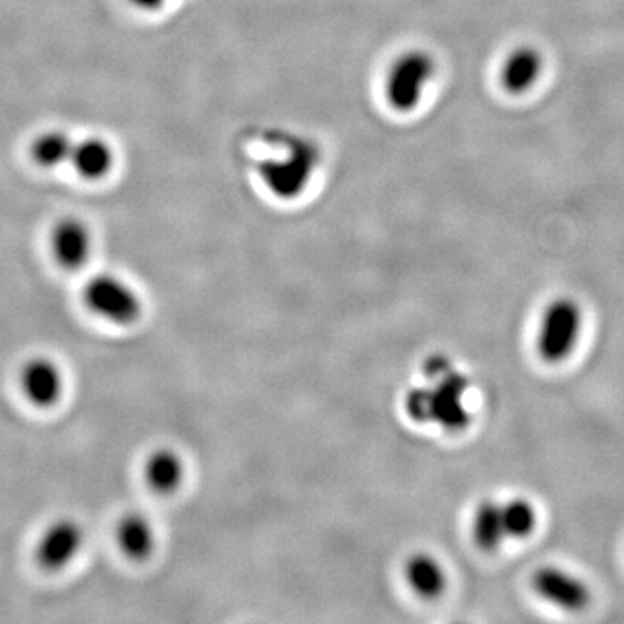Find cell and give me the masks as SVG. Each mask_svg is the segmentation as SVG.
<instances>
[{
  "label": "cell",
  "mask_w": 624,
  "mask_h": 624,
  "mask_svg": "<svg viewBox=\"0 0 624 624\" xmlns=\"http://www.w3.org/2000/svg\"><path fill=\"white\" fill-rule=\"evenodd\" d=\"M437 74L436 59L429 52L413 49L399 56L387 71L383 92L390 108L398 114H411Z\"/></svg>",
  "instance_id": "1"
},
{
  "label": "cell",
  "mask_w": 624,
  "mask_h": 624,
  "mask_svg": "<svg viewBox=\"0 0 624 624\" xmlns=\"http://www.w3.org/2000/svg\"><path fill=\"white\" fill-rule=\"evenodd\" d=\"M84 304L94 316L118 326L136 323L143 301L129 281L117 274L101 273L90 277L82 290Z\"/></svg>",
  "instance_id": "2"
},
{
  "label": "cell",
  "mask_w": 624,
  "mask_h": 624,
  "mask_svg": "<svg viewBox=\"0 0 624 624\" xmlns=\"http://www.w3.org/2000/svg\"><path fill=\"white\" fill-rule=\"evenodd\" d=\"M582 330V311L573 299H557L543 314L538 352L546 363H560L573 352Z\"/></svg>",
  "instance_id": "3"
},
{
  "label": "cell",
  "mask_w": 624,
  "mask_h": 624,
  "mask_svg": "<svg viewBox=\"0 0 624 624\" xmlns=\"http://www.w3.org/2000/svg\"><path fill=\"white\" fill-rule=\"evenodd\" d=\"M84 543L86 536L82 526L70 517H59L40 533L33 557L40 569L59 573L74 564L82 552Z\"/></svg>",
  "instance_id": "4"
},
{
  "label": "cell",
  "mask_w": 624,
  "mask_h": 624,
  "mask_svg": "<svg viewBox=\"0 0 624 624\" xmlns=\"http://www.w3.org/2000/svg\"><path fill=\"white\" fill-rule=\"evenodd\" d=\"M18 383L27 402L40 410L58 404L67 387L61 367L47 355L27 359L18 373Z\"/></svg>",
  "instance_id": "5"
},
{
  "label": "cell",
  "mask_w": 624,
  "mask_h": 624,
  "mask_svg": "<svg viewBox=\"0 0 624 624\" xmlns=\"http://www.w3.org/2000/svg\"><path fill=\"white\" fill-rule=\"evenodd\" d=\"M314 165L316 155L309 146L293 148L286 158L262 165V179L277 198H296L308 187Z\"/></svg>",
  "instance_id": "6"
},
{
  "label": "cell",
  "mask_w": 624,
  "mask_h": 624,
  "mask_svg": "<svg viewBox=\"0 0 624 624\" xmlns=\"http://www.w3.org/2000/svg\"><path fill=\"white\" fill-rule=\"evenodd\" d=\"M51 254L62 270L77 271L87 264L92 254V233L84 221L65 217L52 227Z\"/></svg>",
  "instance_id": "7"
},
{
  "label": "cell",
  "mask_w": 624,
  "mask_h": 624,
  "mask_svg": "<svg viewBox=\"0 0 624 624\" xmlns=\"http://www.w3.org/2000/svg\"><path fill=\"white\" fill-rule=\"evenodd\" d=\"M533 585L545 601L567 611H579L589 602L588 586L557 567H542L533 577Z\"/></svg>",
  "instance_id": "8"
},
{
  "label": "cell",
  "mask_w": 624,
  "mask_h": 624,
  "mask_svg": "<svg viewBox=\"0 0 624 624\" xmlns=\"http://www.w3.org/2000/svg\"><path fill=\"white\" fill-rule=\"evenodd\" d=\"M467 389V380L461 374L449 371L439 383V389L432 392V418L441 421L442 426L451 430H460L468 426L467 410L461 404V394Z\"/></svg>",
  "instance_id": "9"
},
{
  "label": "cell",
  "mask_w": 624,
  "mask_h": 624,
  "mask_svg": "<svg viewBox=\"0 0 624 624\" xmlns=\"http://www.w3.org/2000/svg\"><path fill=\"white\" fill-rule=\"evenodd\" d=\"M143 474L153 491L170 495L183 486L186 465L179 452L172 448H158L146 457Z\"/></svg>",
  "instance_id": "10"
},
{
  "label": "cell",
  "mask_w": 624,
  "mask_h": 624,
  "mask_svg": "<svg viewBox=\"0 0 624 624\" xmlns=\"http://www.w3.org/2000/svg\"><path fill=\"white\" fill-rule=\"evenodd\" d=\"M71 167L86 181H101L114 170L115 152L103 137H86L75 143Z\"/></svg>",
  "instance_id": "11"
},
{
  "label": "cell",
  "mask_w": 624,
  "mask_h": 624,
  "mask_svg": "<svg viewBox=\"0 0 624 624\" xmlns=\"http://www.w3.org/2000/svg\"><path fill=\"white\" fill-rule=\"evenodd\" d=\"M543 74V58L535 47H519L505 59L501 84L511 94H524L533 89Z\"/></svg>",
  "instance_id": "12"
},
{
  "label": "cell",
  "mask_w": 624,
  "mask_h": 624,
  "mask_svg": "<svg viewBox=\"0 0 624 624\" xmlns=\"http://www.w3.org/2000/svg\"><path fill=\"white\" fill-rule=\"evenodd\" d=\"M117 545L125 557L133 560H145L155 550V527L143 514H127L117 526Z\"/></svg>",
  "instance_id": "13"
},
{
  "label": "cell",
  "mask_w": 624,
  "mask_h": 624,
  "mask_svg": "<svg viewBox=\"0 0 624 624\" xmlns=\"http://www.w3.org/2000/svg\"><path fill=\"white\" fill-rule=\"evenodd\" d=\"M404 577L410 588L421 598H436L446 589V573L432 555H411L404 564Z\"/></svg>",
  "instance_id": "14"
},
{
  "label": "cell",
  "mask_w": 624,
  "mask_h": 624,
  "mask_svg": "<svg viewBox=\"0 0 624 624\" xmlns=\"http://www.w3.org/2000/svg\"><path fill=\"white\" fill-rule=\"evenodd\" d=\"M474 539L482 550H495L501 545L505 536L504 505L486 499L477 507L474 515Z\"/></svg>",
  "instance_id": "15"
},
{
  "label": "cell",
  "mask_w": 624,
  "mask_h": 624,
  "mask_svg": "<svg viewBox=\"0 0 624 624\" xmlns=\"http://www.w3.org/2000/svg\"><path fill=\"white\" fill-rule=\"evenodd\" d=\"M75 143L62 130H47L40 134L31 145V158L43 168H56L70 164Z\"/></svg>",
  "instance_id": "16"
},
{
  "label": "cell",
  "mask_w": 624,
  "mask_h": 624,
  "mask_svg": "<svg viewBox=\"0 0 624 624\" xmlns=\"http://www.w3.org/2000/svg\"><path fill=\"white\" fill-rule=\"evenodd\" d=\"M505 533L511 538H526L533 535L538 515L530 501L524 498H515L504 505Z\"/></svg>",
  "instance_id": "17"
},
{
  "label": "cell",
  "mask_w": 624,
  "mask_h": 624,
  "mask_svg": "<svg viewBox=\"0 0 624 624\" xmlns=\"http://www.w3.org/2000/svg\"><path fill=\"white\" fill-rule=\"evenodd\" d=\"M426 371L429 377L432 379H442L445 374H448L451 371V364H449L448 359L445 355H433L427 361Z\"/></svg>",
  "instance_id": "18"
},
{
  "label": "cell",
  "mask_w": 624,
  "mask_h": 624,
  "mask_svg": "<svg viewBox=\"0 0 624 624\" xmlns=\"http://www.w3.org/2000/svg\"><path fill=\"white\" fill-rule=\"evenodd\" d=\"M129 2L136 8L143 9V11H155L164 4L165 0H129Z\"/></svg>",
  "instance_id": "19"
}]
</instances>
